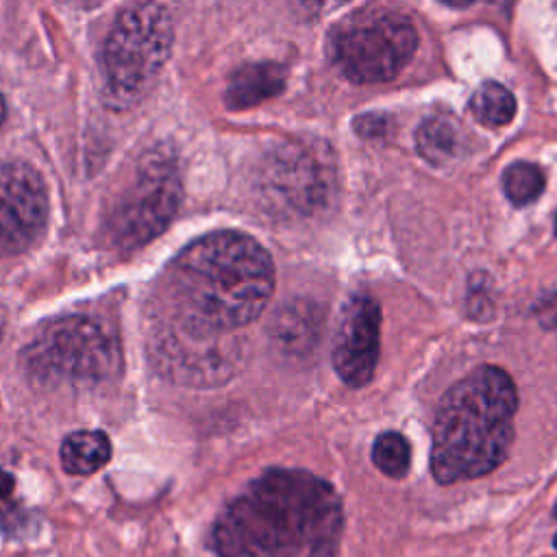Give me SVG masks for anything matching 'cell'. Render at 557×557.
Returning a JSON list of instances; mask_svg holds the SVG:
<instances>
[{
	"mask_svg": "<svg viewBox=\"0 0 557 557\" xmlns=\"http://www.w3.org/2000/svg\"><path fill=\"white\" fill-rule=\"evenodd\" d=\"M342 500L324 479L292 468L257 476L218 516V557H335Z\"/></svg>",
	"mask_w": 557,
	"mask_h": 557,
	"instance_id": "obj_1",
	"label": "cell"
},
{
	"mask_svg": "<svg viewBox=\"0 0 557 557\" xmlns=\"http://www.w3.org/2000/svg\"><path fill=\"white\" fill-rule=\"evenodd\" d=\"M274 289L268 250L250 235L215 231L187 244L170 265L178 324L228 335L257 320Z\"/></svg>",
	"mask_w": 557,
	"mask_h": 557,
	"instance_id": "obj_2",
	"label": "cell"
},
{
	"mask_svg": "<svg viewBox=\"0 0 557 557\" xmlns=\"http://www.w3.org/2000/svg\"><path fill=\"white\" fill-rule=\"evenodd\" d=\"M518 392L496 366H481L442 398L433 424L431 472L437 483L479 479L496 470L513 442Z\"/></svg>",
	"mask_w": 557,
	"mask_h": 557,
	"instance_id": "obj_3",
	"label": "cell"
},
{
	"mask_svg": "<svg viewBox=\"0 0 557 557\" xmlns=\"http://www.w3.org/2000/svg\"><path fill=\"white\" fill-rule=\"evenodd\" d=\"M22 355L28 374L44 383H102L122 368L115 331L107 322L83 313L44 324Z\"/></svg>",
	"mask_w": 557,
	"mask_h": 557,
	"instance_id": "obj_4",
	"label": "cell"
},
{
	"mask_svg": "<svg viewBox=\"0 0 557 557\" xmlns=\"http://www.w3.org/2000/svg\"><path fill=\"white\" fill-rule=\"evenodd\" d=\"M172 41L165 7L144 0L124 9L104 41V72L113 96L122 102L141 98L165 65Z\"/></svg>",
	"mask_w": 557,
	"mask_h": 557,
	"instance_id": "obj_5",
	"label": "cell"
},
{
	"mask_svg": "<svg viewBox=\"0 0 557 557\" xmlns=\"http://www.w3.org/2000/svg\"><path fill=\"white\" fill-rule=\"evenodd\" d=\"M181 198L183 185L174 161L161 154L148 157L107 213L109 244L120 250L146 246L168 228Z\"/></svg>",
	"mask_w": 557,
	"mask_h": 557,
	"instance_id": "obj_6",
	"label": "cell"
},
{
	"mask_svg": "<svg viewBox=\"0 0 557 557\" xmlns=\"http://www.w3.org/2000/svg\"><path fill=\"white\" fill-rule=\"evenodd\" d=\"M418 48L413 24L400 15L366 17L342 28L331 44V59L352 83H385L398 76Z\"/></svg>",
	"mask_w": 557,
	"mask_h": 557,
	"instance_id": "obj_7",
	"label": "cell"
},
{
	"mask_svg": "<svg viewBox=\"0 0 557 557\" xmlns=\"http://www.w3.org/2000/svg\"><path fill=\"white\" fill-rule=\"evenodd\" d=\"M228 335L200 333L168 320L152 337V359L163 376L181 385H220L235 374L242 359L239 344Z\"/></svg>",
	"mask_w": 557,
	"mask_h": 557,
	"instance_id": "obj_8",
	"label": "cell"
},
{
	"mask_svg": "<svg viewBox=\"0 0 557 557\" xmlns=\"http://www.w3.org/2000/svg\"><path fill=\"white\" fill-rule=\"evenodd\" d=\"M48 209V189L35 168L22 161L0 163V255L35 246L46 231Z\"/></svg>",
	"mask_w": 557,
	"mask_h": 557,
	"instance_id": "obj_9",
	"label": "cell"
},
{
	"mask_svg": "<svg viewBox=\"0 0 557 557\" xmlns=\"http://www.w3.org/2000/svg\"><path fill=\"white\" fill-rule=\"evenodd\" d=\"M381 307L370 296H355L342 311L333 342V366L337 376L350 387L372 381L379 363Z\"/></svg>",
	"mask_w": 557,
	"mask_h": 557,
	"instance_id": "obj_10",
	"label": "cell"
},
{
	"mask_svg": "<svg viewBox=\"0 0 557 557\" xmlns=\"http://www.w3.org/2000/svg\"><path fill=\"white\" fill-rule=\"evenodd\" d=\"M324 315L311 300H289L272 318L270 335L285 355H309L318 344Z\"/></svg>",
	"mask_w": 557,
	"mask_h": 557,
	"instance_id": "obj_11",
	"label": "cell"
},
{
	"mask_svg": "<svg viewBox=\"0 0 557 557\" xmlns=\"http://www.w3.org/2000/svg\"><path fill=\"white\" fill-rule=\"evenodd\" d=\"M285 89V67L274 61L248 63L237 67L226 85L224 102L228 109L257 107Z\"/></svg>",
	"mask_w": 557,
	"mask_h": 557,
	"instance_id": "obj_12",
	"label": "cell"
},
{
	"mask_svg": "<svg viewBox=\"0 0 557 557\" xmlns=\"http://www.w3.org/2000/svg\"><path fill=\"white\" fill-rule=\"evenodd\" d=\"M59 457L67 474L87 476L107 466L111 459V442L102 431H74L61 442Z\"/></svg>",
	"mask_w": 557,
	"mask_h": 557,
	"instance_id": "obj_13",
	"label": "cell"
},
{
	"mask_svg": "<svg viewBox=\"0 0 557 557\" xmlns=\"http://www.w3.org/2000/svg\"><path fill=\"white\" fill-rule=\"evenodd\" d=\"M459 128L442 115L429 117L416 131V148L420 157L433 165H444L459 154Z\"/></svg>",
	"mask_w": 557,
	"mask_h": 557,
	"instance_id": "obj_14",
	"label": "cell"
},
{
	"mask_svg": "<svg viewBox=\"0 0 557 557\" xmlns=\"http://www.w3.org/2000/svg\"><path fill=\"white\" fill-rule=\"evenodd\" d=\"M470 109L481 124L505 126L516 115V98L505 85L496 81H487L474 91L470 100Z\"/></svg>",
	"mask_w": 557,
	"mask_h": 557,
	"instance_id": "obj_15",
	"label": "cell"
},
{
	"mask_svg": "<svg viewBox=\"0 0 557 557\" xmlns=\"http://www.w3.org/2000/svg\"><path fill=\"white\" fill-rule=\"evenodd\" d=\"M544 172L529 161H516L503 172V191L511 205H531L544 191Z\"/></svg>",
	"mask_w": 557,
	"mask_h": 557,
	"instance_id": "obj_16",
	"label": "cell"
},
{
	"mask_svg": "<svg viewBox=\"0 0 557 557\" xmlns=\"http://www.w3.org/2000/svg\"><path fill=\"white\" fill-rule=\"evenodd\" d=\"M411 450L407 440L396 431L381 433L372 444V463L392 479H403L409 472Z\"/></svg>",
	"mask_w": 557,
	"mask_h": 557,
	"instance_id": "obj_17",
	"label": "cell"
},
{
	"mask_svg": "<svg viewBox=\"0 0 557 557\" xmlns=\"http://www.w3.org/2000/svg\"><path fill=\"white\" fill-rule=\"evenodd\" d=\"M344 2H348V0H292V7L300 17L311 20V17H315L320 13H326V11H331V9H335Z\"/></svg>",
	"mask_w": 557,
	"mask_h": 557,
	"instance_id": "obj_18",
	"label": "cell"
},
{
	"mask_svg": "<svg viewBox=\"0 0 557 557\" xmlns=\"http://www.w3.org/2000/svg\"><path fill=\"white\" fill-rule=\"evenodd\" d=\"M355 128L363 137H383L389 128V120L379 113H368V115H361L355 120Z\"/></svg>",
	"mask_w": 557,
	"mask_h": 557,
	"instance_id": "obj_19",
	"label": "cell"
},
{
	"mask_svg": "<svg viewBox=\"0 0 557 557\" xmlns=\"http://www.w3.org/2000/svg\"><path fill=\"white\" fill-rule=\"evenodd\" d=\"M13 487H15V479H13V474H9V472L0 470V500H2V498H7V496H11Z\"/></svg>",
	"mask_w": 557,
	"mask_h": 557,
	"instance_id": "obj_20",
	"label": "cell"
},
{
	"mask_svg": "<svg viewBox=\"0 0 557 557\" xmlns=\"http://www.w3.org/2000/svg\"><path fill=\"white\" fill-rule=\"evenodd\" d=\"M442 2L448 4V7H455V9H466V7L474 4L476 0H442Z\"/></svg>",
	"mask_w": 557,
	"mask_h": 557,
	"instance_id": "obj_21",
	"label": "cell"
},
{
	"mask_svg": "<svg viewBox=\"0 0 557 557\" xmlns=\"http://www.w3.org/2000/svg\"><path fill=\"white\" fill-rule=\"evenodd\" d=\"M61 2H67V4H76V7H94L102 0H61Z\"/></svg>",
	"mask_w": 557,
	"mask_h": 557,
	"instance_id": "obj_22",
	"label": "cell"
},
{
	"mask_svg": "<svg viewBox=\"0 0 557 557\" xmlns=\"http://www.w3.org/2000/svg\"><path fill=\"white\" fill-rule=\"evenodd\" d=\"M2 120H4V100L0 96V124H2Z\"/></svg>",
	"mask_w": 557,
	"mask_h": 557,
	"instance_id": "obj_23",
	"label": "cell"
},
{
	"mask_svg": "<svg viewBox=\"0 0 557 557\" xmlns=\"http://www.w3.org/2000/svg\"><path fill=\"white\" fill-rule=\"evenodd\" d=\"M2 331H4V313L0 311V337H2Z\"/></svg>",
	"mask_w": 557,
	"mask_h": 557,
	"instance_id": "obj_24",
	"label": "cell"
},
{
	"mask_svg": "<svg viewBox=\"0 0 557 557\" xmlns=\"http://www.w3.org/2000/svg\"><path fill=\"white\" fill-rule=\"evenodd\" d=\"M553 544H555V548H557V535H555V540H553Z\"/></svg>",
	"mask_w": 557,
	"mask_h": 557,
	"instance_id": "obj_25",
	"label": "cell"
},
{
	"mask_svg": "<svg viewBox=\"0 0 557 557\" xmlns=\"http://www.w3.org/2000/svg\"><path fill=\"white\" fill-rule=\"evenodd\" d=\"M555 518H557V503H555Z\"/></svg>",
	"mask_w": 557,
	"mask_h": 557,
	"instance_id": "obj_26",
	"label": "cell"
},
{
	"mask_svg": "<svg viewBox=\"0 0 557 557\" xmlns=\"http://www.w3.org/2000/svg\"><path fill=\"white\" fill-rule=\"evenodd\" d=\"M555 233H557V220H555Z\"/></svg>",
	"mask_w": 557,
	"mask_h": 557,
	"instance_id": "obj_27",
	"label": "cell"
}]
</instances>
